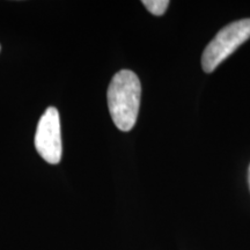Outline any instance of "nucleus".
I'll return each mask as SVG.
<instances>
[{"instance_id": "f257e3e1", "label": "nucleus", "mask_w": 250, "mask_h": 250, "mask_svg": "<svg viewBox=\"0 0 250 250\" xmlns=\"http://www.w3.org/2000/svg\"><path fill=\"white\" fill-rule=\"evenodd\" d=\"M142 95L139 78L130 70L115 74L108 88V108L114 123L121 131L127 132L137 122Z\"/></svg>"}, {"instance_id": "f03ea898", "label": "nucleus", "mask_w": 250, "mask_h": 250, "mask_svg": "<svg viewBox=\"0 0 250 250\" xmlns=\"http://www.w3.org/2000/svg\"><path fill=\"white\" fill-rule=\"evenodd\" d=\"M248 39H250V19L227 24L214 36L203 52V70L208 73L213 72Z\"/></svg>"}, {"instance_id": "7ed1b4c3", "label": "nucleus", "mask_w": 250, "mask_h": 250, "mask_svg": "<svg viewBox=\"0 0 250 250\" xmlns=\"http://www.w3.org/2000/svg\"><path fill=\"white\" fill-rule=\"evenodd\" d=\"M35 147L46 162L56 165L62 159L61 121L58 110L50 107L41 117L35 134Z\"/></svg>"}, {"instance_id": "20e7f679", "label": "nucleus", "mask_w": 250, "mask_h": 250, "mask_svg": "<svg viewBox=\"0 0 250 250\" xmlns=\"http://www.w3.org/2000/svg\"><path fill=\"white\" fill-rule=\"evenodd\" d=\"M142 2L153 15H162L167 11L169 5L168 0H144Z\"/></svg>"}, {"instance_id": "39448f33", "label": "nucleus", "mask_w": 250, "mask_h": 250, "mask_svg": "<svg viewBox=\"0 0 250 250\" xmlns=\"http://www.w3.org/2000/svg\"><path fill=\"white\" fill-rule=\"evenodd\" d=\"M249 187H250V167H249Z\"/></svg>"}]
</instances>
